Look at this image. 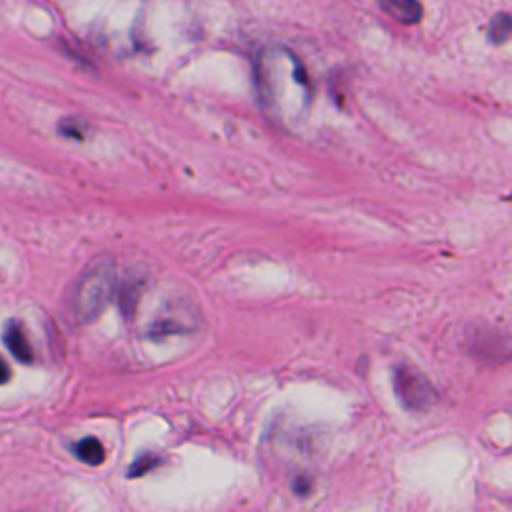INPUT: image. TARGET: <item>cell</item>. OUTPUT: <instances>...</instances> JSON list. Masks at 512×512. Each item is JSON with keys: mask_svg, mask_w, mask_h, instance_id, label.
Here are the masks:
<instances>
[{"mask_svg": "<svg viewBox=\"0 0 512 512\" xmlns=\"http://www.w3.org/2000/svg\"><path fill=\"white\" fill-rule=\"evenodd\" d=\"M254 86L264 112L282 126L300 124L310 108V78L302 62L286 46L268 44L258 52Z\"/></svg>", "mask_w": 512, "mask_h": 512, "instance_id": "cell-1", "label": "cell"}, {"mask_svg": "<svg viewBox=\"0 0 512 512\" xmlns=\"http://www.w3.org/2000/svg\"><path fill=\"white\" fill-rule=\"evenodd\" d=\"M116 286V272L112 262H98L90 266L74 286L72 310L78 322H92L108 306Z\"/></svg>", "mask_w": 512, "mask_h": 512, "instance_id": "cell-2", "label": "cell"}, {"mask_svg": "<svg viewBox=\"0 0 512 512\" xmlns=\"http://www.w3.org/2000/svg\"><path fill=\"white\" fill-rule=\"evenodd\" d=\"M396 388H398V394L404 400V404H408L410 408H426L434 398V392H432L428 380L424 376H420L418 372H412L406 368L398 370Z\"/></svg>", "mask_w": 512, "mask_h": 512, "instance_id": "cell-3", "label": "cell"}, {"mask_svg": "<svg viewBox=\"0 0 512 512\" xmlns=\"http://www.w3.org/2000/svg\"><path fill=\"white\" fill-rule=\"evenodd\" d=\"M378 6L384 14L394 18L404 26L418 24L422 18L420 0H378Z\"/></svg>", "mask_w": 512, "mask_h": 512, "instance_id": "cell-4", "label": "cell"}, {"mask_svg": "<svg viewBox=\"0 0 512 512\" xmlns=\"http://www.w3.org/2000/svg\"><path fill=\"white\" fill-rule=\"evenodd\" d=\"M4 344L10 348V352L22 360V362H32L34 358V350H32V344L24 332V328L16 322V320H10L6 326H4Z\"/></svg>", "mask_w": 512, "mask_h": 512, "instance_id": "cell-5", "label": "cell"}, {"mask_svg": "<svg viewBox=\"0 0 512 512\" xmlns=\"http://www.w3.org/2000/svg\"><path fill=\"white\" fill-rule=\"evenodd\" d=\"M74 452H76V456H78L82 462H86V464H90V466L102 464V460H104V456H106L102 444L98 442V438H92V436L82 438V440L74 446Z\"/></svg>", "mask_w": 512, "mask_h": 512, "instance_id": "cell-6", "label": "cell"}, {"mask_svg": "<svg viewBox=\"0 0 512 512\" xmlns=\"http://www.w3.org/2000/svg\"><path fill=\"white\" fill-rule=\"evenodd\" d=\"M512 36V14L498 12L488 24V38L492 44H502Z\"/></svg>", "mask_w": 512, "mask_h": 512, "instance_id": "cell-7", "label": "cell"}, {"mask_svg": "<svg viewBox=\"0 0 512 512\" xmlns=\"http://www.w3.org/2000/svg\"><path fill=\"white\" fill-rule=\"evenodd\" d=\"M154 466H156V460H154L152 456H144V458H140V460L134 462V466L130 468L128 476H140V474H144L148 468H154Z\"/></svg>", "mask_w": 512, "mask_h": 512, "instance_id": "cell-8", "label": "cell"}, {"mask_svg": "<svg viewBox=\"0 0 512 512\" xmlns=\"http://www.w3.org/2000/svg\"><path fill=\"white\" fill-rule=\"evenodd\" d=\"M10 380V366L8 362L0 356V384H6Z\"/></svg>", "mask_w": 512, "mask_h": 512, "instance_id": "cell-9", "label": "cell"}]
</instances>
